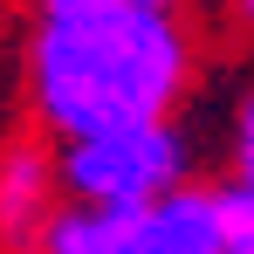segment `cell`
Wrapping results in <instances>:
<instances>
[{"label": "cell", "mask_w": 254, "mask_h": 254, "mask_svg": "<svg viewBox=\"0 0 254 254\" xmlns=\"http://www.w3.org/2000/svg\"><path fill=\"white\" fill-rule=\"evenodd\" d=\"M199 76L192 28L158 0H35L28 103L55 144L179 117Z\"/></svg>", "instance_id": "cell-1"}, {"label": "cell", "mask_w": 254, "mask_h": 254, "mask_svg": "<svg viewBox=\"0 0 254 254\" xmlns=\"http://www.w3.org/2000/svg\"><path fill=\"white\" fill-rule=\"evenodd\" d=\"M55 158H62L69 206H96V213H137V206H158L172 192L199 186L192 179V137L179 117L76 137V144H55Z\"/></svg>", "instance_id": "cell-2"}, {"label": "cell", "mask_w": 254, "mask_h": 254, "mask_svg": "<svg viewBox=\"0 0 254 254\" xmlns=\"http://www.w3.org/2000/svg\"><path fill=\"white\" fill-rule=\"evenodd\" d=\"M42 254H220L213 227V192L186 186L158 206L137 213H96V206H62L48 227Z\"/></svg>", "instance_id": "cell-3"}, {"label": "cell", "mask_w": 254, "mask_h": 254, "mask_svg": "<svg viewBox=\"0 0 254 254\" xmlns=\"http://www.w3.org/2000/svg\"><path fill=\"white\" fill-rule=\"evenodd\" d=\"M62 206L69 192H62L55 144H7L0 151V254H42Z\"/></svg>", "instance_id": "cell-4"}, {"label": "cell", "mask_w": 254, "mask_h": 254, "mask_svg": "<svg viewBox=\"0 0 254 254\" xmlns=\"http://www.w3.org/2000/svg\"><path fill=\"white\" fill-rule=\"evenodd\" d=\"M213 227H220V254H254V192L241 179H213Z\"/></svg>", "instance_id": "cell-5"}, {"label": "cell", "mask_w": 254, "mask_h": 254, "mask_svg": "<svg viewBox=\"0 0 254 254\" xmlns=\"http://www.w3.org/2000/svg\"><path fill=\"white\" fill-rule=\"evenodd\" d=\"M227 179H241L254 192V83L234 96V110H227Z\"/></svg>", "instance_id": "cell-6"}, {"label": "cell", "mask_w": 254, "mask_h": 254, "mask_svg": "<svg viewBox=\"0 0 254 254\" xmlns=\"http://www.w3.org/2000/svg\"><path fill=\"white\" fill-rule=\"evenodd\" d=\"M227 14H234V28H241V35H254V0H227Z\"/></svg>", "instance_id": "cell-7"}, {"label": "cell", "mask_w": 254, "mask_h": 254, "mask_svg": "<svg viewBox=\"0 0 254 254\" xmlns=\"http://www.w3.org/2000/svg\"><path fill=\"white\" fill-rule=\"evenodd\" d=\"M158 7H179V0H158Z\"/></svg>", "instance_id": "cell-8"}]
</instances>
